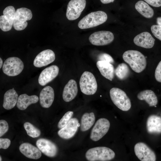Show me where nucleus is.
Segmentation results:
<instances>
[{
	"instance_id": "17",
	"label": "nucleus",
	"mask_w": 161,
	"mask_h": 161,
	"mask_svg": "<svg viewBox=\"0 0 161 161\" xmlns=\"http://www.w3.org/2000/svg\"><path fill=\"white\" fill-rule=\"evenodd\" d=\"M155 39L148 32H142L134 38L133 41L136 45L143 48L150 49L154 46Z\"/></svg>"
},
{
	"instance_id": "7",
	"label": "nucleus",
	"mask_w": 161,
	"mask_h": 161,
	"mask_svg": "<svg viewBox=\"0 0 161 161\" xmlns=\"http://www.w3.org/2000/svg\"><path fill=\"white\" fill-rule=\"evenodd\" d=\"M32 16V13L30 9L25 7L17 9L16 10L13 24L14 28L17 31L24 29L28 24L27 21L31 20Z\"/></svg>"
},
{
	"instance_id": "26",
	"label": "nucleus",
	"mask_w": 161,
	"mask_h": 161,
	"mask_svg": "<svg viewBox=\"0 0 161 161\" xmlns=\"http://www.w3.org/2000/svg\"><path fill=\"white\" fill-rule=\"evenodd\" d=\"M135 8L140 14L146 18H151L154 16L153 9L143 1H138L135 4Z\"/></svg>"
},
{
	"instance_id": "13",
	"label": "nucleus",
	"mask_w": 161,
	"mask_h": 161,
	"mask_svg": "<svg viewBox=\"0 0 161 161\" xmlns=\"http://www.w3.org/2000/svg\"><path fill=\"white\" fill-rule=\"evenodd\" d=\"M36 145L42 153L48 157H55L57 154V146L48 140L44 138L39 139L36 142Z\"/></svg>"
},
{
	"instance_id": "15",
	"label": "nucleus",
	"mask_w": 161,
	"mask_h": 161,
	"mask_svg": "<svg viewBox=\"0 0 161 161\" xmlns=\"http://www.w3.org/2000/svg\"><path fill=\"white\" fill-rule=\"evenodd\" d=\"M55 59L54 52L50 49L44 50L39 53L35 58L34 66L37 67L45 66L53 62Z\"/></svg>"
},
{
	"instance_id": "3",
	"label": "nucleus",
	"mask_w": 161,
	"mask_h": 161,
	"mask_svg": "<svg viewBox=\"0 0 161 161\" xmlns=\"http://www.w3.org/2000/svg\"><path fill=\"white\" fill-rule=\"evenodd\" d=\"M115 156V153L112 150L103 146L90 148L85 154L86 159L89 161H109L113 159Z\"/></svg>"
},
{
	"instance_id": "33",
	"label": "nucleus",
	"mask_w": 161,
	"mask_h": 161,
	"mask_svg": "<svg viewBox=\"0 0 161 161\" xmlns=\"http://www.w3.org/2000/svg\"><path fill=\"white\" fill-rule=\"evenodd\" d=\"M8 125L5 120H0V137L2 136L8 130Z\"/></svg>"
},
{
	"instance_id": "20",
	"label": "nucleus",
	"mask_w": 161,
	"mask_h": 161,
	"mask_svg": "<svg viewBox=\"0 0 161 161\" xmlns=\"http://www.w3.org/2000/svg\"><path fill=\"white\" fill-rule=\"evenodd\" d=\"M78 92L76 82L73 79L70 80L64 88L62 94L63 98L66 102H70L76 97Z\"/></svg>"
},
{
	"instance_id": "32",
	"label": "nucleus",
	"mask_w": 161,
	"mask_h": 161,
	"mask_svg": "<svg viewBox=\"0 0 161 161\" xmlns=\"http://www.w3.org/2000/svg\"><path fill=\"white\" fill-rule=\"evenodd\" d=\"M98 61H105L111 64H113L114 61L112 57L109 55L105 53L99 54L98 56Z\"/></svg>"
},
{
	"instance_id": "24",
	"label": "nucleus",
	"mask_w": 161,
	"mask_h": 161,
	"mask_svg": "<svg viewBox=\"0 0 161 161\" xmlns=\"http://www.w3.org/2000/svg\"><path fill=\"white\" fill-rule=\"evenodd\" d=\"M38 100V97L36 95L29 96L26 94H21L18 97L16 106L19 109L24 110L31 104L37 103Z\"/></svg>"
},
{
	"instance_id": "21",
	"label": "nucleus",
	"mask_w": 161,
	"mask_h": 161,
	"mask_svg": "<svg viewBox=\"0 0 161 161\" xmlns=\"http://www.w3.org/2000/svg\"><path fill=\"white\" fill-rule=\"evenodd\" d=\"M20 151L26 157L32 159H38L41 156L39 149L28 143H24L20 146Z\"/></svg>"
},
{
	"instance_id": "38",
	"label": "nucleus",
	"mask_w": 161,
	"mask_h": 161,
	"mask_svg": "<svg viewBox=\"0 0 161 161\" xmlns=\"http://www.w3.org/2000/svg\"><path fill=\"white\" fill-rule=\"evenodd\" d=\"M157 23L158 25L161 26V17H158L156 19Z\"/></svg>"
},
{
	"instance_id": "8",
	"label": "nucleus",
	"mask_w": 161,
	"mask_h": 161,
	"mask_svg": "<svg viewBox=\"0 0 161 161\" xmlns=\"http://www.w3.org/2000/svg\"><path fill=\"white\" fill-rule=\"evenodd\" d=\"M110 126L109 120L105 118L99 119L92 130L90 138L96 141L102 138L108 132Z\"/></svg>"
},
{
	"instance_id": "2",
	"label": "nucleus",
	"mask_w": 161,
	"mask_h": 161,
	"mask_svg": "<svg viewBox=\"0 0 161 161\" xmlns=\"http://www.w3.org/2000/svg\"><path fill=\"white\" fill-rule=\"evenodd\" d=\"M107 19V15L104 11L92 12L81 19L79 21L78 26L82 29L92 28L104 23Z\"/></svg>"
},
{
	"instance_id": "11",
	"label": "nucleus",
	"mask_w": 161,
	"mask_h": 161,
	"mask_svg": "<svg viewBox=\"0 0 161 161\" xmlns=\"http://www.w3.org/2000/svg\"><path fill=\"white\" fill-rule=\"evenodd\" d=\"M113 33L109 31H100L95 32L89 37L90 42L96 46H103L108 44L113 41Z\"/></svg>"
},
{
	"instance_id": "25",
	"label": "nucleus",
	"mask_w": 161,
	"mask_h": 161,
	"mask_svg": "<svg viewBox=\"0 0 161 161\" xmlns=\"http://www.w3.org/2000/svg\"><path fill=\"white\" fill-rule=\"evenodd\" d=\"M137 97L140 100H144L149 106H155L158 103L157 98L154 92L151 90H145L140 92Z\"/></svg>"
},
{
	"instance_id": "12",
	"label": "nucleus",
	"mask_w": 161,
	"mask_h": 161,
	"mask_svg": "<svg viewBox=\"0 0 161 161\" xmlns=\"http://www.w3.org/2000/svg\"><path fill=\"white\" fill-rule=\"evenodd\" d=\"M16 11L14 7L9 6L3 11V15L0 16V28L3 31L7 32L11 30L15 18Z\"/></svg>"
},
{
	"instance_id": "35",
	"label": "nucleus",
	"mask_w": 161,
	"mask_h": 161,
	"mask_svg": "<svg viewBox=\"0 0 161 161\" xmlns=\"http://www.w3.org/2000/svg\"><path fill=\"white\" fill-rule=\"evenodd\" d=\"M10 144V140L7 138L0 139V148L6 149L8 148Z\"/></svg>"
},
{
	"instance_id": "36",
	"label": "nucleus",
	"mask_w": 161,
	"mask_h": 161,
	"mask_svg": "<svg viewBox=\"0 0 161 161\" xmlns=\"http://www.w3.org/2000/svg\"><path fill=\"white\" fill-rule=\"evenodd\" d=\"M150 5L155 7L161 6V0H144Z\"/></svg>"
},
{
	"instance_id": "22",
	"label": "nucleus",
	"mask_w": 161,
	"mask_h": 161,
	"mask_svg": "<svg viewBox=\"0 0 161 161\" xmlns=\"http://www.w3.org/2000/svg\"><path fill=\"white\" fill-rule=\"evenodd\" d=\"M96 65L103 76L110 80H112L114 77L115 70L112 64L105 61H98Z\"/></svg>"
},
{
	"instance_id": "23",
	"label": "nucleus",
	"mask_w": 161,
	"mask_h": 161,
	"mask_svg": "<svg viewBox=\"0 0 161 161\" xmlns=\"http://www.w3.org/2000/svg\"><path fill=\"white\" fill-rule=\"evenodd\" d=\"M18 98V94L14 88L7 90L4 95L3 108L7 110L12 109L17 103Z\"/></svg>"
},
{
	"instance_id": "29",
	"label": "nucleus",
	"mask_w": 161,
	"mask_h": 161,
	"mask_svg": "<svg viewBox=\"0 0 161 161\" xmlns=\"http://www.w3.org/2000/svg\"><path fill=\"white\" fill-rule=\"evenodd\" d=\"M24 127L27 134L32 138L38 137L41 134L40 130L29 122H26L24 124Z\"/></svg>"
},
{
	"instance_id": "34",
	"label": "nucleus",
	"mask_w": 161,
	"mask_h": 161,
	"mask_svg": "<svg viewBox=\"0 0 161 161\" xmlns=\"http://www.w3.org/2000/svg\"><path fill=\"white\" fill-rule=\"evenodd\" d=\"M155 77L157 81L161 82V61L159 62L156 69Z\"/></svg>"
},
{
	"instance_id": "10",
	"label": "nucleus",
	"mask_w": 161,
	"mask_h": 161,
	"mask_svg": "<svg viewBox=\"0 0 161 161\" xmlns=\"http://www.w3.org/2000/svg\"><path fill=\"white\" fill-rule=\"evenodd\" d=\"M135 154L141 161H155L156 157L154 152L145 143L139 142L134 147Z\"/></svg>"
},
{
	"instance_id": "30",
	"label": "nucleus",
	"mask_w": 161,
	"mask_h": 161,
	"mask_svg": "<svg viewBox=\"0 0 161 161\" xmlns=\"http://www.w3.org/2000/svg\"><path fill=\"white\" fill-rule=\"evenodd\" d=\"M73 114L72 111L67 112L59 121L58 125V128L61 129L66 126L71 120Z\"/></svg>"
},
{
	"instance_id": "18",
	"label": "nucleus",
	"mask_w": 161,
	"mask_h": 161,
	"mask_svg": "<svg viewBox=\"0 0 161 161\" xmlns=\"http://www.w3.org/2000/svg\"><path fill=\"white\" fill-rule=\"evenodd\" d=\"M54 98L53 89L49 86L44 87L41 91L39 95L40 103L44 108L49 107L52 104Z\"/></svg>"
},
{
	"instance_id": "6",
	"label": "nucleus",
	"mask_w": 161,
	"mask_h": 161,
	"mask_svg": "<svg viewBox=\"0 0 161 161\" xmlns=\"http://www.w3.org/2000/svg\"><path fill=\"white\" fill-rule=\"evenodd\" d=\"M24 68L22 61L15 57L9 58L4 61L2 70L6 75L10 76H14L20 74Z\"/></svg>"
},
{
	"instance_id": "40",
	"label": "nucleus",
	"mask_w": 161,
	"mask_h": 161,
	"mask_svg": "<svg viewBox=\"0 0 161 161\" xmlns=\"http://www.w3.org/2000/svg\"><path fill=\"white\" fill-rule=\"evenodd\" d=\"M2 160V159L1 156L0 157V161H1Z\"/></svg>"
},
{
	"instance_id": "39",
	"label": "nucleus",
	"mask_w": 161,
	"mask_h": 161,
	"mask_svg": "<svg viewBox=\"0 0 161 161\" xmlns=\"http://www.w3.org/2000/svg\"><path fill=\"white\" fill-rule=\"evenodd\" d=\"M3 61L2 59L1 58H0V68H1L2 66V65H3Z\"/></svg>"
},
{
	"instance_id": "37",
	"label": "nucleus",
	"mask_w": 161,
	"mask_h": 161,
	"mask_svg": "<svg viewBox=\"0 0 161 161\" xmlns=\"http://www.w3.org/2000/svg\"><path fill=\"white\" fill-rule=\"evenodd\" d=\"M114 1V0H100L101 2L104 4H107L113 2Z\"/></svg>"
},
{
	"instance_id": "31",
	"label": "nucleus",
	"mask_w": 161,
	"mask_h": 161,
	"mask_svg": "<svg viewBox=\"0 0 161 161\" xmlns=\"http://www.w3.org/2000/svg\"><path fill=\"white\" fill-rule=\"evenodd\" d=\"M151 29L153 35L161 41V26L154 25L151 26Z\"/></svg>"
},
{
	"instance_id": "19",
	"label": "nucleus",
	"mask_w": 161,
	"mask_h": 161,
	"mask_svg": "<svg viewBox=\"0 0 161 161\" xmlns=\"http://www.w3.org/2000/svg\"><path fill=\"white\" fill-rule=\"evenodd\" d=\"M147 132L152 134L161 133V117L154 114L150 115L146 122Z\"/></svg>"
},
{
	"instance_id": "28",
	"label": "nucleus",
	"mask_w": 161,
	"mask_h": 161,
	"mask_svg": "<svg viewBox=\"0 0 161 161\" xmlns=\"http://www.w3.org/2000/svg\"><path fill=\"white\" fill-rule=\"evenodd\" d=\"M115 73L119 79L123 80L129 76L130 73V69L126 64L122 63L119 64L115 69Z\"/></svg>"
},
{
	"instance_id": "27",
	"label": "nucleus",
	"mask_w": 161,
	"mask_h": 161,
	"mask_svg": "<svg viewBox=\"0 0 161 161\" xmlns=\"http://www.w3.org/2000/svg\"><path fill=\"white\" fill-rule=\"evenodd\" d=\"M95 116L93 112L85 113L82 117L80 128L82 131H86L89 129L94 124Z\"/></svg>"
},
{
	"instance_id": "1",
	"label": "nucleus",
	"mask_w": 161,
	"mask_h": 161,
	"mask_svg": "<svg viewBox=\"0 0 161 161\" xmlns=\"http://www.w3.org/2000/svg\"><path fill=\"white\" fill-rule=\"evenodd\" d=\"M123 58L124 61L136 72H141L146 67V58L139 51L132 50L126 51L123 53Z\"/></svg>"
},
{
	"instance_id": "9",
	"label": "nucleus",
	"mask_w": 161,
	"mask_h": 161,
	"mask_svg": "<svg viewBox=\"0 0 161 161\" xmlns=\"http://www.w3.org/2000/svg\"><path fill=\"white\" fill-rule=\"evenodd\" d=\"M86 0H71L68 3L66 13L67 18L74 20L78 18L85 9Z\"/></svg>"
},
{
	"instance_id": "5",
	"label": "nucleus",
	"mask_w": 161,
	"mask_h": 161,
	"mask_svg": "<svg viewBox=\"0 0 161 161\" xmlns=\"http://www.w3.org/2000/svg\"><path fill=\"white\" fill-rule=\"evenodd\" d=\"M80 87L81 92L84 94H94L97 89V84L94 75L89 71H85L82 74L79 81Z\"/></svg>"
},
{
	"instance_id": "4",
	"label": "nucleus",
	"mask_w": 161,
	"mask_h": 161,
	"mask_svg": "<svg viewBox=\"0 0 161 161\" xmlns=\"http://www.w3.org/2000/svg\"><path fill=\"white\" fill-rule=\"evenodd\" d=\"M110 95L114 104L119 109L124 111L130 109V100L123 91L117 88H112L110 91Z\"/></svg>"
},
{
	"instance_id": "14",
	"label": "nucleus",
	"mask_w": 161,
	"mask_h": 161,
	"mask_svg": "<svg viewBox=\"0 0 161 161\" xmlns=\"http://www.w3.org/2000/svg\"><path fill=\"white\" fill-rule=\"evenodd\" d=\"M80 125L77 119L71 118L66 126L58 131V134L63 139H69L75 135Z\"/></svg>"
},
{
	"instance_id": "16",
	"label": "nucleus",
	"mask_w": 161,
	"mask_h": 161,
	"mask_svg": "<svg viewBox=\"0 0 161 161\" xmlns=\"http://www.w3.org/2000/svg\"><path fill=\"white\" fill-rule=\"evenodd\" d=\"M59 72V68L55 65H52L46 68L39 75L38 79L39 84L42 86L45 85L55 78Z\"/></svg>"
}]
</instances>
